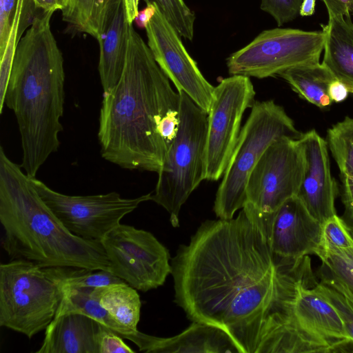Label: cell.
Returning <instances> with one entry per match:
<instances>
[{
    "instance_id": "cell-27",
    "label": "cell",
    "mask_w": 353,
    "mask_h": 353,
    "mask_svg": "<svg viewBox=\"0 0 353 353\" xmlns=\"http://www.w3.org/2000/svg\"><path fill=\"white\" fill-rule=\"evenodd\" d=\"M326 141L340 175L353 179V117H345L329 128Z\"/></svg>"
},
{
    "instance_id": "cell-18",
    "label": "cell",
    "mask_w": 353,
    "mask_h": 353,
    "mask_svg": "<svg viewBox=\"0 0 353 353\" xmlns=\"http://www.w3.org/2000/svg\"><path fill=\"white\" fill-rule=\"evenodd\" d=\"M130 24L124 0H110L97 39L100 50L98 70L103 92L113 88L121 76Z\"/></svg>"
},
{
    "instance_id": "cell-41",
    "label": "cell",
    "mask_w": 353,
    "mask_h": 353,
    "mask_svg": "<svg viewBox=\"0 0 353 353\" xmlns=\"http://www.w3.org/2000/svg\"><path fill=\"white\" fill-rule=\"evenodd\" d=\"M316 0H303L299 14L302 17H308L312 15L315 12Z\"/></svg>"
},
{
    "instance_id": "cell-2",
    "label": "cell",
    "mask_w": 353,
    "mask_h": 353,
    "mask_svg": "<svg viewBox=\"0 0 353 353\" xmlns=\"http://www.w3.org/2000/svg\"><path fill=\"white\" fill-rule=\"evenodd\" d=\"M179 103V93L130 24L121 76L103 92L98 132L102 157L125 169L158 173L168 152L159 125Z\"/></svg>"
},
{
    "instance_id": "cell-34",
    "label": "cell",
    "mask_w": 353,
    "mask_h": 353,
    "mask_svg": "<svg viewBox=\"0 0 353 353\" xmlns=\"http://www.w3.org/2000/svg\"><path fill=\"white\" fill-rule=\"evenodd\" d=\"M341 201L344 206L341 217L353 237V179L341 176Z\"/></svg>"
},
{
    "instance_id": "cell-3",
    "label": "cell",
    "mask_w": 353,
    "mask_h": 353,
    "mask_svg": "<svg viewBox=\"0 0 353 353\" xmlns=\"http://www.w3.org/2000/svg\"><path fill=\"white\" fill-rule=\"evenodd\" d=\"M54 11L34 17L16 48L4 105L15 115L30 177L57 151L65 99L63 59L50 27Z\"/></svg>"
},
{
    "instance_id": "cell-16",
    "label": "cell",
    "mask_w": 353,
    "mask_h": 353,
    "mask_svg": "<svg viewBox=\"0 0 353 353\" xmlns=\"http://www.w3.org/2000/svg\"><path fill=\"white\" fill-rule=\"evenodd\" d=\"M303 148L305 167L296 196L321 223L336 214L337 184L332 175L327 143L315 130L299 139Z\"/></svg>"
},
{
    "instance_id": "cell-33",
    "label": "cell",
    "mask_w": 353,
    "mask_h": 353,
    "mask_svg": "<svg viewBox=\"0 0 353 353\" xmlns=\"http://www.w3.org/2000/svg\"><path fill=\"white\" fill-rule=\"evenodd\" d=\"M18 0H0V56L6 48Z\"/></svg>"
},
{
    "instance_id": "cell-23",
    "label": "cell",
    "mask_w": 353,
    "mask_h": 353,
    "mask_svg": "<svg viewBox=\"0 0 353 353\" xmlns=\"http://www.w3.org/2000/svg\"><path fill=\"white\" fill-rule=\"evenodd\" d=\"M94 288L63 286V297L55 316L66 313H80L117 332L123 339L137 332L117 323L93 295ZM54 316V317H55Z\"/></svg>"
},
{
    "instance_id": "cell-4",
    "label": "cell",
    "mask_w": 353,
    "mask_h": 353,
    "mask_svg": "<svg viewBox=\"0 0 353 353\" xmlns=\"http://www.w3.org/2000/svg\"><path fill=\"white\" fill-rule=\"evenodd\" d=\"M0 221L3 246L12 259L40 267L110 271L101 241L69 232L42 200L30 177L0 148Z\"/></svg>"
},
{
    "instance_id": "cell-24",
    "label": "cell",
    "mask_w": 353,
    "mask_h": 353,
    "mask_svg": "<svg viewBox=\"0 0 353 353\" xmlns=\"http://www.w3.org/2000/svg\"><path fill=\"white\" fill-rule=\"evenodd\" d=\"M110 0H70L62 10L63 20L72 29L91 35L100 34Z\"/></svg>"
},
{
    "instance_id": "cell-8",
    "label": "cell",
    "mask_w": 353,
    "mask_h": 353,
    "mask_svg": "<svg viewBox=\"0 0 353 353\" xmlns=\"http://www.w3.org/2000/svg\"><path fill=\"white\" fill-rule=\"evenodd\" d=\"M325 33L294 28L266 30L227 58L230 75L264 79L290 68L319 62Z\"/></svg>"
},
{
    "instance_id": "cell-39",
    "label": "cell",
    "mask_w": 353,
    "mask_h": 353,
    "mask_svg": "<svg viewBox=\"0 0 353 353\" xmlns=\"http://www.w3.org/2000/svg\"><path fill=\"white\" fill-rule=\"evenodd\" d=\"M157 10V6L154 3L147 4V6L139 11L134 21L139 28H145Z\"/></svg>"
},
{
    "instance_id": "cell-20",
    "label": "cell",
    "mask_w": 353,
    "mask_h": 353,
    "mask_svg": "<svg viewBox=\"0 0 353 353\" xmlns=\"http://www.w3.org/2000/svg\"><path fill=\"white\" fill-rule=\"evenodd\" d=\"M322 63L336 79L353 87V22L350 15H328Z\"/></svg>"
},
{
    "instance_id": "cell-5",
    "label": "cell",
    "mask_w": 353,
    "mask_h": 353,
    "mask_svg": "<svg viewBox=\"0 0 353 353\" xmlns=\"http://www.w3.org/2000/svg\"><path fill=\"white\" fill-rule=\"evenodd\" d=\"M59 267L12 259L0 265V325L31 339L54 319L63 297Z\"/></svg>"
},
{
    "instance_id": "cell-35",
    "label": "cell",
    "mask_w": 353,
    "mask_h": 353,
    "mask_svg": "<svg viewBox=\"0 0 353 353\" xmlns=\"http://www.w3.org/2000/svg\"><path fill=\"white\" fill-rule=\"evenodd\" d=\"M179 109L169 111L159 125V132L164 140L168 150L176 137L179 126Z\"/></svg>"
},
{
    "instance_id": "cell-12",
    "label": "cell",
    "mask_w": 353,
    "mask_h": 353,
    "mask_svg": "<svg viewBox=\"0 0 353 353\" xmlns=\"http://www.w3.org/2000/svg\"><path fill=\"white\" fill-rule=\"evenodd\" d=\"M305 167V154L299 139L274 141L248 176L245 204L261 214L273 213L287 199L297 194Z\"/></svg>"
},
{
    "instance_id": "cell-26",
    "label": "cell",
    "mask_w": 353,
    "mask_h": 353,
    "mask_svg": "<svg viewBox=\"0 0 353 353\" xmlns=\"http://www.w3.org/2000/svg\"><path fill=\"white\" fill-rule=\"evenodd\" d=\"M28 0H18L16 12L3 53L0 56V113L4 108L5 94L12 68L14 54L23 30L32 14Z\"/></svg>"
},
{
    "instance_id": "cell-1",
    "label": "cell",
    "mask_w": 353,
    "mask_h": 353,
    "mask_svg": "<svg viewBox=\"0 0 353 353\" xmlns=\"http://www.w3.org/2000/svg\"><path fill=\"white\" fill-rule=\"evenodd\" d=\"M174 302L192 321L218 327L240 353H296L304 334L292 316L299 259L270 247L263 216L207 220L171 259Z\"/></svg>"
},
{
    "instance_id": "cell-28",
    "label": "cell",
    "mask_w": 353,
    "mask_h": 353,
    "mask_svg": "<svg viewBox=\"0 0 353 353\" xmlns=\"http://www.w3.org/2000/svg\"><path fill=\"white\" fill-rule=\"evenodd\" d=\"M144 1L146 4L154 3L181 37L192 40L196 16L183 0H144Z\"/></svg>"
},
{
    "instance_id": "cell-21",
    "label": "cell",
    "mask_w": 353,
    "mask_h": 353,
    "mask_svg": "<svg viewBox=\"0 0 353 353\" xmlns=\"http://www.w3.org/2000/svg\"><path fill=\"white\" fill-rule=\"evenodd\" d=\"M278 76L283 79L301 98L320 108H326L332 102L327 90L330 83L336 78L322 63L294 66Z\"/></svg>"
},
{
    "instance_id": "cell-6",
    "label": "cell",
    "mask_w": 353,
    "mask_h": 353,
    "mask_svg": "<svg viewBox=\"0 0 353 353\" xmlns=\"http://www.w3.org/2000/svg\"><path fill=\"white\" fill-rule=\"evenodd\" d=\"M179 126L158 172L151 201L170 214L173 227L179 225V212L192 192L205 179L208 113L183 92H179Z\"/></svg>"
},
{
    "instance_id": "cell-17",
    "label": "cell",
    "mask_w": 353,
    "mask_h": 353,
    "mask_svg": "<svg viewBox=\"0 0 353 353\" xmlns=\"http://www.w3.org/2000/svg\"><path fill=\"white\" fill-rule=\"evenodd\" d=\"M147 353H240L231 337L223 330L200 322L192 324L172 337L151 336L139 330L128 339Z\"/></svg>"
},
{
    "instance_id": "cell-32",
    "label": "cell",
    "mask_w": 353,
    "mask_h": 353,
    "mask_svg": "<svg viewBox=\"0 0 353 353\" xmlns=\"http://www.w3.org/2000/svg\"><path fill=\"white\" fill-rule=\"evenodd\" d=\"M117 332L99 323L97 332L99 353H134Z\"/></svg>"
},
{
    "instance_id": "cell-9",
    "label": "cell",
    "mask_w": 353,
    "mask_h": 353,
    "mask_svg": "<svg viewBox=\"0 0 353 353\" xmlns=\"http://www.w3.org/2000/svg\"><path fill=\"white\" fill-rule=\"evenodd\" d=\"M30 180L38 194L65 228L80 238L101 241L121 219L140 203L151 200L152 193L125 199L116 192L71 196L53 190L35 177Z\"/></svg>"
},
{
    "instance_id": "cell-13",
    "label": "cell",
    "mask_w": 353,
    "mask_h": 353,
    "mask_svg": "<svg viewBox=\"0 0 353 353\" xmlns=\"http://www.w3.org/2000/svg\"><path fill=\"white\" fill-rule=\"evenodd\" d=\"M145 29L148 46L155 61L177 92H185L208 113L214 87L203 77L181 36L157 6Z\"/></svg>"
},
{
    "instance_id": "cell-37",
    "label": "cell",
    "mask_w": 353,
    "mask_h": 353,
    "mask_svg": "<svg viewBox=\"0 0 353 353\" xmlns=\"http://www.w3.org/2000/svg\"><path fill=\"white\" fill-rule=\"evenodd\" d=\"M328 95L332 102L339 103L348 96V87L340 80L335 79L329 85Z\"/></svg>"
},
{
    "instance_id": "cell-38",
    "label": "cell",
    "mask_w": 353,
    "mask_h": 353,
    "mask_svg": "<svg viewBox=\"0 0 353 353\" xmlns=\"http://www.w3.org/2000/svg\"><path fill=\"white\" fill-rule=\"evenodd\" d=\"M70 0H33L35 8L43 11H55L64 10L69 4Z\"/></svg>"
},
{
    "instance_id": "cell-42",
    "label": "cell",
    "mask_w": 353,
    "mask_h": 353,
    "mask_svg": "<svg viewBox=\"0 0 353 353\" xmlns=\"http://www.w3.org/2000/svg\"><path fill=\"white\" fill-rule=\"evenodd\" d=\"M349 92L353 93V87H348Z\"/></svg>"
},
{
    "instance_id": "cell-7",
    "label": "cell",
    "mask_w": 353,
    "mask_h": 353,
    "mask_svg": "<svg viewBox=\"0 0 353 353\" xmlns=\"http://www.w3.org/2000/svg\"><path fill=\"white\" fill-rule=\"evenodd\" d=\"M302 134L282 106L273 100L255 101L218 188L213 208L216 217L231 219L243 208L248 176L270 143Z\"/></svg>"
},
{
    "instance_id": "cell-36",
    "label": "cell",
    "mask_w": 353,
    "mask_h": 353,
    "mask_svg": "<svg viewBox=\"0 0 353 353\" xmlns=\"http://www.w3.org/2000/svg\"><path fill=\"white\" fill-rule=\"evenodd\" d=\"M328 15L347 16L353 12V0H322Z\"/></svg>"
},
{
    "instance_id": "cell-31",
    "label": "cell",
    "mask_w": 353,
    "mask_h": 353,
    "mask_svg": "<svg viewBox=\"0 0 353 353\" xmlns=\"http://www.w3.org/2000/svg\"><path fill=\"white\" fill-rule=\"evenodd\" d=\"M303 0H261V9L270 14L278 26L294 20L299 14Z\"/></svg>"
},
{
    "instance_id": "cell-22",
    "label": "cell",
    "mask_w": 353,
    "mask_h": 353,
    "mask_svg": "<svg viewBox=\"0 0 353 353\" xmlns=\"http://www.w3.org/2000/svg\"><path fill=\"white\" fill-rule=\"evenodd\" d=\"M137 290L124 282L95 288L92 294L117 323L136 332L141 307Z\"/></svg>"
},
{
    "instance_id": "cell-11",
    "label": "cell",
    "mask_w": 353,
    "mask_h": 353,
    "mask_svg": "<svg viewBox=\"0 0 353 353\" xmlns=\"http://www.w3.org/2000/svg\"><path fill=\"white\" fill-rule=\"evenodd\" d=\"M255 90L248 77L231 75L214 88L210 110L205 157V179L223 177L235 148L245 110L252 108Z\"/></svg>"
},
{
    "instance_id": "cell-19",
    "label": "cell",
    "mask_w": 353,
    "mask_h": 353,
    "mask_svg": "<svg viewBox=\"0 0 353 353\" xmlns=\"http://www.w3.org/2000/svg\"><path fill=\"white\" fill-rule=\"evenodd\" d=\"M99 323L80 313H66L54 318L45 332L36 353H99Z\"/></svg>"
},
{
    "instance_id": "cell-25",
    "label": "cell",
    "mask_w": 353,
    "mask_h": 353,
    "mask_svg": "<svg viewBox=\"0 0 353 353\" xmlns=\"http://www.w3.org/2000/svg\"><path fill=\"white\" fill-rule=\"evenodd\" d=\"M316 256L321 261L320 278L330 281L353 299V248H323Z\"/></svg>"
},
{
    "instance_id": "cell-15",
    "label": "cell",
    "mask_w": 353,
    "mask_h": 353,
    "mask_svg": "<svg viewBox=\"0 0 353 353\" xmlns=\"http://www.w3.org/2000/svg\"><path fill=\"white\" fill-rule=\"evenodd\" d=\"M312 268L297 281L292 299L291 314L304 330L324 340L332 352H343L353 344L336 308L317 288Z\"/></svg>"
},
{
    "instance_id": "cell-30",
    "label": "cell",
    "mask_w": 353,
    "mask_h": 353,
    "mask_svg": "<svg viewBox=\"0 0 353 353\" xmlns=\"http://www.w3.org/2000/svg\"><path fill=\"white\" fill-rule=\"evenodd\" d=\"M327 248H353V237L343 219L337 214L330 217L322 223L321 243L319 251Z\"/></svg>"
},
{
    "instance_id": "cell-10",
    "label": "cell",
    "mask_w": 353,
    "mask_h": 353,
    "mask_svg": "<svg viewBox=\"0 0 353 353\" xmlns=\"http://www.w3.org/2000/svg\"><path fill=\"white\" fill-rule=\"evenodd\" d=\"M101 243L110 272L137 290L156 289L172 273L168 249L150 232L120 223Z\"/></svg>"
},
{
    "instance_id": "cell-14",
    "label": "cell",
    "mask_w": 353,
    "mask_h": 353,
    "mask_svg": "<svg viewBox=\"0 0 353 353\" xmlns=\"http://www.w3.org/2000/svg\"><path fill=\"white\" fill-rule=\"evenodd\" d=\"M261 215L274 254L290 260L316 255L321 243L322 223L296 195L287 199L273 213Z\"/></svg>"
},
{
    "instance_id": "cell-29",
    "label": "cell",
    "mask_w": 353,
    "mask_h": 353,
    "mask_svg": "<svg viewBox=\"0 0 353 353\" xmlns=\"http://www.w3.org/2000/svg\"><path fill=\"white\" fill-rule=\"evenodd\" d=\"M317 288L338 311L353 342V299L325 279L320 278Z\"/></svg>"
},
{
    "instance_id": "cell-40",
    "label": "cell",
    "mask_w": 353,
    "mask_h": 353,
    "mask_svg": "<svg viewBox=\"0 0 353 353\" xmlns=\"http://www.w3.org/2000/svg\"><path fill=\"white\" fill-rule=\"evenodd\" d=\"M139 0H124L127 19L129 23L132 24L139 12Z\"/></svg>"
}]
</instances>
